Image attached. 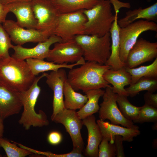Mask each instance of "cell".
I'll return each instance as SVG.
<instances>
[{"mask_svg":"<svg viewBox=\"0 0 157 157\" xmlns=\"http://www.w3.org/2000/svg\"><path fill=\"white\" fill-rule=\"evenodd\" d=\"M0 146L4 149L8 157H25L34 154L28 149L17 147L16 142L11 143L3 137L0 138Z\"/></svg>","mask_w":157,"mask_h":157,"instance_id":"f546056e","label":"cell"},{"mask_svg":"<svg viewBox=\"0 0 157 157\" xmlns=\"http://www.w3.org/2000/svg\"><path fill=\"white\" fill-rule=\"evenodd\" d=\"M96 122L99 127L103 138L106 139L112 143H114L115 135H120L122 137L124 141L131 142L133 141L134 137L140 133L139 129L121 126L100 119Z\"/></svg>","mask_w":157,"mask_h":157,"instance_id":"ac0fdd59","label":"cell"},{"mask_svg":"<svg viewBox=\"0 0 157 157\" xmlns=\"http://www.w3.org/2000/svg\"><path fill=\"white\" fill-rule=\"evenodd\" d=\"M149 31H157L156 22L141 19L125 27H120L119 57L122 62L125 64L128 53L139 36Z\"/></svg>","mask_w":157,"mask_h":157,"instance_id":"52a82bcc","label":"cell"},{"mask_svg":"<svg viewBox=\"0 0 157 157\" xmlns=\"http://www.w3.org/2000/svg\"><path fill=\"white\" fill-rule=\"evenodd\" d=\"M9 12L6 4L0 2V24L6 21L7 15Z\"/></svg>","mask_w":157,"mask_h":157,"instance_id":"f35d334b","label":"cell"},{"mask_svg":"<svg viewBox=\"0 0 157 157\" xmlns=\"http://www.w3.org/2000/svg\"><path fill=\"white\" fill-rule=\"evenodd\" d=\"M83 56L81 47L74 40L55 43L47 59L56 64L74 63L78 61Z\"/></svg>","mask_w":157,"mask_h":157,"instance_id":"7c38bea8","label":"cell"},{"mask_svg":"<svg viewBox=\"0 0 157 157\" xmlns=\"http://www.w3.org/2000/svg\"><path fill=\"white\" fill-rule=\"evenodd\" d=\"M85 61L83 57H82L77 62L70 65H68L66 63L61 64H56L38 59L29 58L26 59V62L32 73L35 76L38 75L40 73L46 71H56L61 68L71 69L74 66L84 64Z\"/></svg>","mask_w":157,"mask_h":157,"instance_id":"603a6c76","label":"cell"},{"mask_svg":"<svg viewBox=\"0 0 157 157\" xmlns=\"http://www.w3.org/2000/svg\"><path fill=\"white\" fill-rule=\"evenodd\" d=\"M111 67L94 61H87L78 67L70 69L67 81L76 91L83 92L110 86L104 78V74Z\"/></svg>","mask_w":157,"mask_h":157,"instance_id":"6da1fadb","label":"cell"},{"mask_svg":"<svg viewBox=\"0 0 157 157\" xmlns=\"http://www.w3.org/2000/svg\"><path fill=\"white\" fill-rule=\"evenodd\" d=\"M115 150L113 143L103 138L98 147V157H115Z\"/></svg>","mask_w":157,"mask_h":157,"instance_id":"d6a6232c","label":"cell"},{"mask_svg":"<svg viewBox=\"0 0 157 157\" xmlns=\"http://www.w3.org/2000/svg\"><path fill=\"white\" fill-rule=\"evenodd\" d=\"M1 0H0V2H1Z\"/></svg>","mask_w":157,"mask_h":157,"instance_id":"f6af8a7d","label":"cell"},{"mask_svg":"<svg viewBox=\"0 0 157 157\" xmlns=\"http://www.w3.org/2000/svg\"><path fill=\"white\" fill-rule=\"evenodd\" d=\"M152 146L153 148L155 149L157 148V138L153 140L152 142Z\"/></svg>","mask_w":157,"mask_h":157,"instance_id":"b9f144b4","label":"cell"},{"mask_svg":"<svg viewBox=\"0 0 157 157\" xmlns=\"http://www.w3.org/2000/svg\"><path fill=\"white\" fill-rule=\"evenodd\" d=\"M99 0H51L60 14L71 13L92 8Z\"/></svg>","mask_w":157,"mask_h":157,"instance_id":"cb8c5ba5","label":"cell"},{"mask_svg":"<svg viewBox=\"0 0 157 157\" xmlns=\"http://www.w3.org/2000/svg\"><path fill=\"white\" fill-rule=\"evenodd\" d=\"M36 78L24 60L9 57L0 60V83L19 92L29 89Z\"/></svg>","mask_w":157,"mask_h":157,"instance_id":"7a4b0ae2","label":"cell"},{"mask_svg":"<svg viewBox=\"0 0 157 157\" xmlns=\"http://www.w3.org/2000/svg\"><path fill=\"white\" fill-rule=\"evenodd\" d=\"M4 131V125L3 121L0 120V138L2 137ZM0 153V157H2Z\"/></svg>","mask_w":157,"mask_h":157,"instance_id":"60d3db41","label":"cell"},{"mask_svg":"<svg viewBox=\"0 0 157 157\" xmlns=\"http://www.w3.org/2000/svg\"><path fill=\"white\" fill-rule=\"evenodd\" d=\"M105 91L99 88L90 90L83 92L86 95L88 100L84 106L77 112L80 119L82 120L98 112L99 109L98 101L100 97L103 96Z\"/></svg>","mask_w":157,"mask_h":157,"instance_id":"d4e9b609","label":"cell"},{"mask_svg":"<svg viewBox=\"0 0 157 157\" xmlns=\"http://www.w3.org/2000/svg\"><path fill=\"white\" fill-rule=\"evenodd\" d=\"M83 12L87 19L85 34L102 37L109 33L115 15L109 0H99L92 8Z\"/></svg>","mask_w":157,"mask_h":157,"instance_id":"277c9868","label":"cell"},{"mask_svg":"<svg viewBox=\"0 0 157 157\" xmlns=\"http://www.w3.org/2000/svg\"><path fill=\"white\" fill-rule=\"evenodd\" d=\"M111 4L113 5L114 10L119 11V9L122 8H129L131 5L128 2H122L119 0H109Z\"/></svg>","mask_w":157,"mask_h":157,"instance_id":"74e56055","label":"cell"},{"mask_svg":"<svg viewBox=\"0 0 157 157\" xmlns=\"http://www.w3.org/2000/svg\"><path fill=\"white\" fill-rule=\"evenodd\" d=\"M62 41L60 38L53 34L46 40L38 42L32 48H26L20 45H13L12 49L14 51L11 57L22 60L29 58L44 60L47 57L50 46L53 44Z\"/></svg>","mask_w":157,"mask_h":157,"instance_id":"5bb4252c","label":"cell"},{"mask_svg":"<svg viewBox=\"0 0 157 157\" xmlns=\"http://www.w3.org/2000/svg\"><path fill=\"white\" fill-rule=\"evenodd\" d=\"M3 26L9 35L11 40L17 45L27 42L44 41L53 34L51 31H40L36 29H25L12 20H6Z\"/></svg>","mask_w":157,"mask_h":157,"instance_id":"9c48e42d","label":"cell"},{"mask_svg":"<svg viewBox=\"0 0 157 157\" xmlns=\"http://www.w3.org/2000/svg\"><path fill=\"white\" fill-rule=\"evenodd\" d=\"M62 140V136L61 134L56 131L50 132L47 136L48 142L52 145H56L59 144Z\"/></svg>","mask_w":157,"mask_h":157,"instance_id":"8d00e7d4","label":"cell"},{"mask_svg":"<svg viewBox=\"0 0 157 157\" xmlns=\"http://www.w3.org/2000/svg\"><path fill=\"white\" fill-rule=\"evenodd\" d=\"M104 79L113 85V92L119 95L128 96L124 87L131 83V76L126 70V67L116 70L111 69L107 70L103 76Z\"/></svg>","mask_w":157,"mask_h":157,"instance_id":"ffe728a7","label":"cell"},{"mask_svg":"<svg viewBox=\"0 0 157 157\" xmlns=\"http://www.w3.org/2000/svg\"><path fill=\"white\" fill-rule=\"evenodd\" d=\"M157 122V108L144 104L140 107L138 118L134 123L142 124L145 122Z\"/></svg>","mask_w":157,"mask_h":157,"instance_id":"4dcf8cb0","label":"cell"},{"mask_svg":"<svg viewBox=\"0 0 157 157\" xmlns=\"http://www.w3.org/2000/svg\"><path fill=\"white\" fill-rule=\"evenodd\" d=\"M125 89L128 96L132 97L141 91L153 93L157 90V78L142 77Z\"/></svg>","mask_w":157,"mask_h":157,"instance_id":"4316f807","label":"cell"},{"mask_svg":"<svg viewBox=\"0 0 157 157\" xmlns=\"http://www.w3.org/2000/svg\"><path fill=\"white\" fill-rule=\"evenodd\" d=\"M83 10L60 14L53 34L60 38L62 42L74 40L77 35L85 34L87 19Z\"/></svg>","mask_w":157,"mask_h":157,"instance_id":"8992f818","label":"cell"},{"mask_svg":"<svg viewBox=\"0 0 157 157\" xmlns=\"http://www.w3.org/2000/svg\"><path fill=\"white\" fill-rule=\"evenodd\" d=\"M51 120L56 123L62 124L64 126L71 138L73 149L83 152L84 143L81 133L83 124L82 120L79 117L77 112L64 108Z\"/></svg>","mask_w":157,"mask_h":157,"instance_id":"30bf717a","label":"cell"},{"mask_svg":"<svg viewBox=\"0 0 157 157\" xmlns=\"http://www.w3.org/2000/svg\"><path fill=\"white\" fill-rule=\"evenodd\" d=\"M127 97L117 94L116 101L122 115L127 119L133 122L138 117L140 107L136 106L132 104Z\"/></svg>","mask_w":157,"mask_h":157,"instance_id":"f1b7e54d","label":"cell"},{"mask_svg":"<svg viewBox=\"0 0 157 157\" xmlns=\"http://www.w3.org/2000/svg\"><path fill=\"white\" fill-rule=\"evenodd\" d=\"M157 57V42H151L141 38L129 51L125 67L134 68Z\"/></svg>","mask_w":157,"mask_h":157,"instance_id":"4fadbf2b","label":"cell"},{"mask_svg":"<svg viewBox=\"0 0 157 157\" xmlns=\"http://www.w3.org/2000/svg\"><path fill=\"white\" fill-rule=\"evenodd\" d=\"M145 104L157 108V94L147 91L144 95Z\"/></svg>","mask_w":157,"mask_h":157,"instance_id":"d590c367","label":"cell"},{"mask_svg":"<svg viewBox=\"0 0 157 157\" xmlns=\"http://www.w3.org/2000/svg\"><path fill=\"white\" fill-rule=\"evenodd\" d=\"M123 138L122 136L119 135L115 136L113 144L116 156L117 157H125L123 145Z\"/></svg>","mask_w":157,"mask_h":157,"instance_id":"e575fe53","label":"cell"},{"mask_svg":"<svg viewBox=\"0 0 157 157\" xmlns=\"http://www.w3.org/2000/svg\"><path fill=\"white\" fill-rule=\"evenodd\" d=\"M105 90L102 96L103 101L98 111L99 119L102 121L108 119L112 124H120L128 128L138 129V126L122 114L117 104V94L113 92L112 87H106Z\"/></svg>","mask_w":157,"mask_h":157,"instance_id":"ba28073f","label":"cell"},{"mask_svg":"<svg viewBox=\"0 0 157 157\" xmlns=\"http://www.w3.org/2000/svg\"><path fill=\"white\" fill-rule=\"evenodd\" d=\"M47 73L36 77L30 88L27 90L18 92L19 97L23 107V110L18 121L19 124L26 130L31 126L42 127L47 126L49 124L46 114L40 110L37 113L35 107L41 90L38 83L42 78L45 77Z\"/></svg>","mask_w":157,"mask_h":157,"instance_id":"3957f363","label":"cell"},{"mask_svg":"<svg viewBox=\"0 0 157 157\" xmlns=\"http://www.w3.org/2000/svg\"><path fill=\"white\" fill-rule=\"evenodd\" d=\"M142 19L157 22V2L145 8L141 7L126 13L125 16L118 20L117 22L120 28L125 27L133 22L136 20Z\"/></svg>","mask_w":157,"mask_h":157,"instance_id":"7402d4cb","label":"cell"},{"mask_svg":"<svg viewBox=\"0 0 157 157\" xmlns=\"http://www.w3.org/2000/svg\"><path fill=\"white\" fill-rule=\"evenodd\" d=\"M22 107L18 92L0 83V120L19 114Z\"/></svg>","mask_w":157,"mask_h":157,"instance_id":"2e32d148","label":"cell"},{"mask_svg":"<svg viewBox=\"0 0 157 157\" xmlns=\"http://www.w3.org/2000/svg\"><path fill=\"white\" fill-rule=\"evenodd\" d=\"M37 154H41L49 157H84L82 152L78 149H73L69 153L56 154L52 153L50 152H42L36 151Z\"/></svg>","mask_w":157,"mask_h":157,"instance_id":"836d02e7","label":"cell"},{"mask_svg":"<svg viewBox=\"0 0 157 157\" xmlns=\"http://www.w3.org/2000/svg\"><path fill=\"white\" fill-rule=\"evenodd\" d=\"M74 40L81 47L85 61L105 64L111 53L110 33L102 37L86 34L76 36Z\"/></svg>","mask_w":157,"mask_h":157,"instance_id":"5b68a950","label":"cell"},{"mask_svg":"<svg viewBox=\"0 0 157 157\" xmlns=\"http://www.w3.org/2000/svg\"><path fill=\"white\" fill-rule=\"evenodd\" d=\"M10 38L7 33L0 24V60L10 56L9 49L12 48L13 45L12 44Z\"/></svg>","mask_w":157,"mask_h":157,"instance_id":"1f68e13d","label":"cell"},{"mask_svg":"<svg viewBox=\"0 0 157 157\" xmlns=\"http://www.w3.org/2000/svg\"><path fill=\"white\" fill-rule=\"evenodd\" d=\"M64 108L66 109L75 110L81 108L88 101L86 95L77 92L72 88L67 82H65L63 88Z\"/></svg>","mask_w":157,"mask_h":157,"instance_id":"484cf974","label":"cell"},{"mask_svg":"<svg viewBox=\"0 0 157 157\" xmlns=\"http://www.w3.org/2000/svg\"><path fill=\"white\" fill-rule=\"evenodd\" d=\"M31 2L37 21L36 29L53 32L60 14L51 0H33Z\"/></svg>","mask_w":157,"mask_h":157,"instance_id":"8fae6325","label":"cell"},{"mask_svg":"<svg viewBox=\"0 0 157 157\" xmlns=\"http://www.w3.org/2000/svg\"><path fill=\"white\" fill-rule=\"evenodd\" d=\"M5 4L9 12L16 16V22L19 26L26 28L36 29L37 21L31 1L15 2Z\"/></svg>","mask_w":157,"mask_h":157,"instance_id":"e0dca14e","label":"cell"},{"mask_svg":"<svg viewBox=\"0 0 157 157\" xmlns=\"http://www.w3.org/2000/svg\"><path fill=\"white\" fill-rule=\"evenodd\" d=\"M126 71L131 75V85L133 84L142 77L157 78V57L151 64L142 66L138 68L126 67Z\"/></svg>","mask_w":157,"mask_h":157,"instance_id":"83f0119b","label":"cell"},{"mask_svg":"<svg viewBox=\"0 0 157 157\" xmlns=\"http://www.w3.org/2000/svg\"><path fill=\"white\" fill-rule=\"evenodd\" d=\"M152 0H146L148 2H151L152 1Z\"/></svg>","mask_w":157,"mask_h":157,"instance_id":"ee69618b","label":"cell"},{"mask_svg":"<svg viewBox=\"0 0 157 157\" xmlns=\"http://www.w3.org/2000/svg\"><path fill=\"white\" fill-rule=\"evenodd\" d=\"M152 129L153 130L156 131L157 130V122L154 123L151 126Z\"/></svg>","mask_w":157,"mask_h":157,"instance_id":"7bdbcfd3","label":"cell"},{"mask_svg":"<svg viewBox=\"0 0 157 157\" xmlns=\"http://www.w3.org/2000/svg\"><path fill=\"white\" fill-rule=\"evenodd\" d=\"M45 77L46 83L53 92L51 119L65 108L63 88L67 80V75L65 70L61 68L57 71H51L49 74L47 73Z\"/></svg>","mask_w":157,"mask_h":157,"instance_id":"9a60e30c","label":"cell"},{"mask_svg":"<svg viewBox=\"0 0 157 157\" xmlns=\"http://www.w3.org/2000/svg\"><path fill=\"white\" fill-rule=\"evenodd\" d=\"M83 125L88 131L87 144L85 149V156L90 157H97L99 146L103 137L99 127L93 115L82 120Z\"/></svg>","mask_w":157,"mask_h":157,"instance_id":"d6986e66","label":"cell"},{"mask_svg":"<svg viewBox=\"0 0 157 157\" xmlns=\"http://www.w3.org/2000/svg\"><path fill=\"white\" fill-rule=\"evenodd\" d=\"M33 0H1V2L3 4H7L10 3L19 1L30 2Z\"/></svg>","mask_w":157,"mask_h":157,"instance_id":"ab89813d","label":"cell"},{"mask_svg":"<svg viewBox=\"0 0 157 157\" xmlns=\"http://www.w3.org/2000/svg\"><path fill=\"white\" fill-rule=\"evenodd\" d=\"M119 11L115 10V19L110 30L111 40V53L105 65L111 67L114 70L125 67V64L121 61L119 57L120 27L117 22V15Z\"/></svg>","mask_w":157,"mask_h":157,"instance_id":"44dd1931","label":"cell"}]
</instances>
